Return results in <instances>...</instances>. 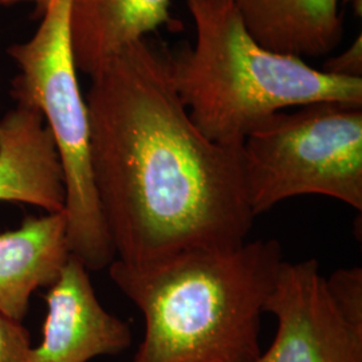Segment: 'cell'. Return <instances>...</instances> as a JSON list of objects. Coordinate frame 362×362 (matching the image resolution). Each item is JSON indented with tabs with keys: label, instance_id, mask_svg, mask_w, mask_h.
<instances>
[{
	"label": "cell",
	"instance_id": "10",
	"mask_svg": "<svg viewBox=\"0 0 362 362\" xmlns=\"http://www.w3.org/2000/svg\"><path fill=\"white\" fill-rule=\"evenodd\" d=\"M170 0H71L70 35L78 70L91 77L132 43L173 26Z\"/></svg>",
	"mask_w": 362,
	"mask_h": 362
},
{
	"label": "cell",
	"instance_id": "11",
	"mask_svg": "<svg viewBox=\"0 0 362 362\" xmlns=\"http://www.w3.org/2000/svg\"><path fill=\"white\" fill-rule=\"evenodd\" d=\"M263 47L298 58L329 55L344 35L341 0H231Z\"/></svg>",
	"mask_w": 362,
	"mask_h": 362
},
{
	"label": "cell",
	"instance_id": "8",
	"mask_svg": "<svg viewBox=\"0 0 362 362\" xmlns=\"http://www.w3.org/2000/svg\"><path fill=\"white\" fill-rule=\"evenodd\" d=\"M0 202L62 212L65 185L57 146L37 109L16 105L0 119Z\"/></svg>",
	"mask_w": 362,
	"mask_h": 362
},
{
	"label": "cell",
	"instance_id": "1",
	"mask_svg": "<svg viewBox=\"0 0 362 362\" xmlns=\"http://www.w3.org/2000/svg\"><path fill=\"white\" fill-rule=\"evenodd\" d=\"M90 78L91 170L115 260L140 269L243 246L255 215L242 146L214 143L194 125L164 47L132 43Z\"/></svg>",
	"mask_w": 362,
	"mask_h": 362
},
{
	"label": "cell",
	"instance_id": "13",
	"mask_svg": "<svg viewBox=\"0 0 362 362\" xmlns=\"http://www.w3.org/2000/svg\"><path fill=\"white\" fill-rule=\"evenodd\" d=\"M30 334L22 322L0 314V362H30Z\"/></svg>",
	"mask_w": 362,
	"mask_h": 362
},
{
	"label": "cell",
	"instance_id": "16",
	"mask_svg": "<svg viewBox=\"0 0 362 362\" xmlns=\"http://www.w3.org/2000/svg\"><path fill=\"white\" fill-rule=\"evenodd\" d=\"M341 1H344V3H346V4H350V6L353 7V10H354V13L361 18L362 0H341Z\"/></svg>",
	"mask_w": 362,
	"mask_h": 362
},
{
	"label": "cell",
	"instance_id": "14",
	"mask_svg": "<svg viewBox=\"0 0 362 362\" xmlns=\"http://www.w3.org/2000/svg\"><path fill=\"white\" fill-rule=\"evenodd\" d=\"M320 70L338 77L362 78L361 34H358L345 52L327 58Z\"/></svg>",
	"mask_w": 362,
	"mask_h": 362
},
{
	"label": "cell",
	"instance_id": "12",
	"mask_svg": "<svg viewBox=\"0 0 362 362\" xmlns=\"http://www.w3.org/2000/svg\"><path fill=\"white\" fill-rule=\"evenodd\" d=\"M326 286L337 309L351 324L362 326V269H341L333 272Z\"/></svg>",
	"mask_w": 362,
	"mask_h": 362
},
{
	"label": "cell",
	"instance_id": "9",
	"mask_svg": "<svg viewBox=\"0 0 362 362\" xmlns=\"http://www.w3.org/2000/svg\"><path fill=\"white\" fill-rule=\"evenodd\" d=\"M70 257L64 211L0 233V314L22 322L33 294L54 285Z\"/></svg>",
	"mask_w": 362,
	"mask_h": 362
},
{
	"label": "cell",
	"instance_id": "15",
	"mask_svg": "<svg viewBox=\"0 0 362 362\" xmlns=\"http://www.w3.org/2000/svg\"><path fill=\"white\" fill-rule=\"evenodd\" d=\"M13 3H35L39 11L42 13L47 6L49 0H0V4H13Z\"/></svg>",
	"mask_w": 362,
	"mask_h": 362
},
{
	"label": "cell",
	"instance_id": "5",
	"mask_svg": "<svg viewBox=\"0 0 362 362\" xmlns=\"http://www.w3.org/2000/svg\"><path fill=\"white\" fill-rule=\"evenodd\" d=\"M255 218L278 203L321 194L362 211V106L320 103L266 119L242 145Z\"/></svg>",
	"mask_w": 362,
	"mask_h": 362
},
{
	"label": "cell",
	"instance_id": "2",
	"mask_svg": "<svg viewBox=\"0 0 362 362\" xmlns=\"http://www.w3.org/2000/svg\"><path fill=\"white\" fill-rule=\"evenodd\" d=\"M284 260L275 239L140 269L113 260L112 281L145 322L132 362L255 361L262 315Z\"/></svg>",
	"mask_w": 362,
	"mask_h": 362
},
{
	"label": "cell",
	"instance_id": "7",
	"mask_svg": "<svg viewBox=\"0 0 362 362\" xmlns=\"http://www.w3.org/2000/svg\"><path fill=\"white\" fill-rule=\"evenodd\" d=\"M47 315L42 342L30 362H89L116 356L132 344L129 325L105 309L85 264L70 257L46 294Z\"/></svg>",
	"mask_w": 362,
	"mask_h": 362
},
{
	"label": "cell",
	"instance_id": "4",
	"mask_svg": "<svg viewBox=\"0 0 362 362\" xmlns=\"http://www.w3.org/2000/svg\"><path fill=\"white\" fill-rule=\"evenodd\" d=\"M70 8L71 0H49L33 38L8 50L19 69L11 94L16 104L37 109L52 133L65 185L70 254L89 272H100L116 254L93 179L89 115L71 47Z\"/></svg>",
	"mask_w": 362,
	"mask_h": 362
},
{
	"label": "cell",
	"instance_id": "6",
	"mask_svg": "<svg viewBox=\"0 0 362 362\" xmlns=\"http://www.w3.org/2000/svg\"><path fill=\"white\" fill-rule=\"evenodd\" d=\"M264 310L276 334L254 362H362V326L337 309L315 259L284 260Z\"/></svg>",
	"mask_w": 362,
	"mask_h": 362
},
{
	"label": "cell",
	"instance_id": "3",
	"mask_svg": "<svg viewBox=\"0 0 362 362\" xmlns=\"http://www.w3.org/2000/svg\"><path fill=\"white\" fill-rule=\"evenodd\" d=\"M194 45L164 50L170 83L200 132L242 146L270 117L320 103L362 106V78L325 73L254 39L231 0H187Z\"/></svg>",
	"mask_w": 362,
	"mask_h": 362
}]
</instances>
